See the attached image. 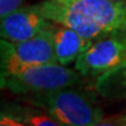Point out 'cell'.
Here are the masks:
<instances>
[{
	"instance_id": "12",
	"label": "cell",
	"mask_w": 126,
	"mask_h": 126,
	"mask_svg": "<svg viewBox=\"0 0 126 126\" xmlns=\"http://www.w3.org/2000/svg\"><path fill=\"white\" fill-rule=\"evenodd\" d=\"M25 0H0V16H4L9 12L22 6Z\"/></svg>"
},
{
	"instance_id": "4",
	"label": "cell",
	"mask_w": 126,
	"mask_h": 126,
	"mask_svg": "<svg viewBox=\"0 0 126 126\" xmlns=\"http://www.w3.org/2000/svg\"><path fill=\"white\" fill-rule=\"evenodd\" d=\"M50 26L22 42H11L1 39V74H12L34 65L57 63Z\"/></svg>"
},
{
	"instance_id": "3",
	"label": "cell",
	"mask_w": 126,
	"mask_h": 126,
	"mask_svg": "<svg viewBox=\"0 0 126 126\" xmlns=\"http://www.w3.org/2000/svg\"><path fill=\"white\" fill-rule=\"evenodd\" d=\"M84 76L76 69L49 63L29 67L25 70L12 74H1V88L13 94H31L45 92L67 86H75L81 83Z\"/></svg>"
},
{
	"instance_id": "6",
	"label": "cell",
	"mask_w": 126,
	"mask_h": 126,
	"mask_svg": "<svg viewBox=\"0 0 126 126\" xmlns=\"http://www.w3.org/2000/svg\"><path fill=\"white\" fill-rule=\"evenodd\" d=\"M50 25L51 21L41 13L37 5L20 6L1 16L0 35L11 42H22L40 34Z\"/></svg>"
},
{
	"instance_id": "10",
	"label": "cell",
	"mask_w": 126,
	"mask_h": 126,
	"mask_svg": "<svg viewBox=\"0 0 126 126\" xmlns=\"http://www.w3.org/2000/svg\"><path fill=\"white\" fill-rule=\"evenodd\" d=\"M0 126H28L25 124L22 120H20L19 118L14 117L13 114L9 112L1 110L0 113Z\"/></svg>"
},
{
	"instance_id": "14",
	"label": "cell",
	"mask_w": 126,
	"mask_h": 126,
	"mask_svg": "<svg viewBox=\"0 0 126 126\" xmlns=\"http://www.w3.org/2000/svg\"><path fill=\"white\" fill-rule=\"evenodd\" d=\"M125 6H126V2H125Z\"/></svg>"
},
{
	"instance_id": "7",
	"label": "cell",
	"mask_w": 126,
	"mask_h": 126,
	"mask_svg": "<svg viewBox=\"0 0 126 126\" xmlns=\"http://www.w3.org/2000/svg\"><path fill=\"white\" fill-rule=\"evenodd\" d=\"M50 31L54 41L56 61L65 67L76 62L78 56L94 42L83 37L71 28L59 23H51Z\"/></svg>"
},
{
	"instance_id": "11",
	"label": "cell",
	"mask_w": 126,
	"mask_h": 126,
	"mask_svg": "<svg viewBox=\"0 0 126 126\" xmlns=\"http://www.w3.org/2000/svg\"><path fill=\"white\" fill-rule=\"evenodd\" d=\"M94 126H126V111L119 116L110 118H103Z\"/></svg>"
},
{
	"instance_id": "1",
	"label": "cell",
	"mask_w": 126,
	"mask_h": 126,
	"mask_svg": "<svg viewBox=\"0 0 126 126\" xmlns=\"http://www.w3.org/2000/svg\"><path fill=\"white\" fill-rule=\"evenodd\" d=\"M49 21L69 27L88 40L126 32L125 2L112 0H43L37 4Z\"/></svg>"
},
{
	"instance_id": "8",
	"label": "cell",
	"mask_w": 126,
	"mask_h": 126,
	"mask_svg": "<svg viewBox=\"0 0 126 126\" xmlns=\"http://www.w3.org/2000/svg\"><path fill=\"white\" fill-rule=\"evenodd\" d=\"M94 89L97 94L110 100L126 99V62L96 78Z\"/></svg>"
},
{
	"instance_id": "13",
	"label": "cell",
	"mask_w": 126,
	"mask_h": 126,
	"mask_svg": "<svg viewBox=\"0 0 126 126\" xmlns=\"http://www.w3.org/2000/svg\"><path fill=\"white\" fill-rule=\"evenodd\" d=\"M112 1H118V2H126V0H112Z\"/></svg>"
},
{
	"instance_id": "2",
	"label": "cell",
	"mask_w": 126,
	"mask_h": 126,
	"mask_svg": "<svg viewBox=\"0 0 126 126\" xmlns=\"http://www.w3.org/2000/svg\"><path fill=\"white\" fill-rule=\"evenodd\" d=\"M20 100L45 110L63 126H94L104 118L94 94L74 86L25 94Z\"/></svg>"
},
{
	"instance_id": "5",
	"label": "cell",
	"mask_w": 126,
	"mask_h": 126,
	"mask_svg": "<svg viewBox=\"0 0 126 126\" xmlns=\"http://www.w3.org/2000/svg\"><path fill=\"white\" fill-rule=\"evenodd\" d=\"M126 62V32H117L94 41L75 62L84 77L97 78Z\"/></svg>"
},
{
	"instance_id": "9",
	"label": "cell",
	"mask_w": 126,
	"mask_h": 126,
	"mask_svg": "<svg viewBox=\"0 0 126 126\" xmlns=\"http://www.w3.org/2000/svg\"><path fill=\"white\" fill-rule=\"evenodd\" d=\"M1 110L13 114L28 126H63L45 110L27 103H5Z\"/></svg>"
}]
</instances>
